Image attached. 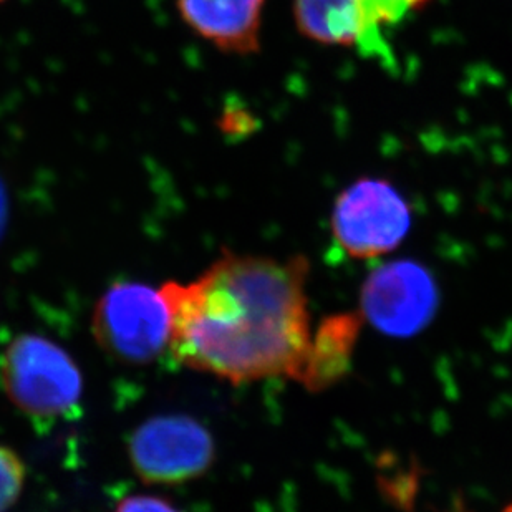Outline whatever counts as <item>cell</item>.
Instances as JSON below:
<instances>
[{
  "label": "cell",
  "mask_w": 512,
  "mask_h": 512,
  "mask_svg": "<svg viewBox=\"0 0 512 512\" xmlns=\"http://www.w3.org/2000/svg\"><path fill=\"white\" fill-rule=\"evenodd\" d=\"M411 209L383 179H360L335 201L332 234L347 256L375 259L400 246L410 231Z\"/></svg>",
  "instance_id": "cell-4"
},
{
  "label": "cell",
  "mask_w": 512,
  "mask_h": 512,
  "mask_svg": "<svg viewBox=\"0 0 512 512\" xmlns=\"http://www.w3.org/2000/svg\"><path fill=\"white\" fill-rule=\"evenodd\" d=\"M0 383L12 405L35 418H57L80 405L83 377L72 355L42 335L22 334L0 358Z\"/></svg>",
  "instance_id": "cell-2"
},
{
  "label": "cell",
  "mask_w": 512,
  "mask_h": 512,
  "mask_svg": "<svg viewBox=\"0 0 512 512\" xmlns=\"http://www.w3.org/2000/svg\"><path fill=\"white\" fill-rule=\"evenodd\" d=\"M453 512H469V511H466V509H463L461 508V506H459V508H456L455 511ZM503 512H512V504H509L508 508L504 509Z\"/></svg>",
  "instance_id": "cell-13"
},
{
  "label": "cell",
  "mask_w": 512,
  "mask_h": 512,
  "mask_svg": "<svg viewBox=\"0 0 512 512\" xmlns=\"http://www.w3.org/2000/svg\"><path fill=\"white\" fill-rule=\"evenodd\" d=\"M362 325L360 310L325 317L312 332L304 362L294 382L309 392H324L339 383L352 367Z\"/></svg>",
  "instance_id": "cell-9"
},
{
  "label": "cell",
  "mask_w": 512,
  "mask_h": 512,
  "mask_svg": "<svg viewBox=\"0 0 512 512\" xmlns=\"http://www.w3.org/2000/svg\"><path fill=\"white\" fill-rule=\"evenodd\" d=\"M266 0H176L179 17L194 34L226 54L259 50Z\"/></svg>",
  "instance_id": "cell-8"
},
{
  "label": "cell",
  "mask_w": 512,
  "mask_h": 512,
  "mask_svg": "<svg viewBox=\"0 0 512 512\" xmlns=\"http://www.w3.org/2000/svg\"><path fill=\"white\" fill-rule=\"evenodd\" d=\"M363 320L383 334L406 339L425 329L435 317L438 289L425 267L413 261L388 262L363 284Z\"/></svg>",
  "instance_id": "cell-6"
},
{
  "label": "cell",
  "mask_w": 512,
  "mask_h": 512,
  "mask_svg": "<svg viewBox=\"0 0 512 512\" xmlns=\"http://www.w3.org/2000/svg\"><path fill=\"white\" fill-rule=\"evenodd\" d=\"M309 272L304 256L224 251L198 279L165 282L174 358L234 385L295 380L312 337Z\"/></svg>",
  "instance_id": "cell-1"
},
{
  "label": "cell",
  "mask_w": 512,
  "mask_h": 512,
  "mask_svg": "<svg viewBox=\"0 0 512 512\" xmlns=\"http://www.w3.org/2000/svg\"><path fill=\"white\" fill-rule=\"evenodd\" d=\"M294 17L307 39L357 47L367 57L390 55L372 0H294Z\"/></svg>",
  "instance_id": "cell-7"
},
{
  "label": "cell",
  "mask_w": 512,
  "mask_h": 512,
  "mask_svg": "<svg viewBox=\"0 0 512 512\" xmlns=\"http://www.w3.org/2000/svg\"><path fill=\"white\" fill-rule=\"evenodd\" d=\"M2 2H5V0H0V4H2Z\"/></svg>",
  "instance_id": "cell-14"
},
{
  "label": "cell",
  "mask_w": 512,
  "mask_h": 512,
  "mask_svg": "<svg viewBox=\"0 0 512 512\" xmlns=\"http://www.w3.org/2000/svg\"><path fill=\"white\" fill-rule=\"evenodd\" d=\"M25 486V464L9 446L0 445V512L14 508Z\"/></svg>",
  "instance_id": "cell-10"
},
{
  "label": "cell",
  "mask_w": 512,
  "mask_h": 512,
  "mask_svg": "<svg viewBox=\"0 0 512 512\" xmlns=\"http://www.w3.org/2000/svg\"><path fill=\"white\" fill-rule=\"evenodd\" d=\"M131 468L148 484H183L208 473L216 458L213 436L186 415L141 423L128 443Z\"/></svg>",
  "instance_id": "cell-5"
},
{
  "label": "cell",
  "mask_w": 512,
  "mask_h": 512,
  "mask_svg": "<svg viewBox=\"0 0 512 512\" xmlns=\"http://www.w3.org/2000/svg\"><path fill=\"white\" fill-rule=\"evenodd\" d=\"M92 332L98 345L116 360L150 363L170 347V307L160 289L118 282L95 305Z\"/></svg>",
  "instance_id": "cell-3"
},
{
  "label": "cell",
  "mask_w": 512,
  "mask_h": 512,
  "mask_svg": "<svg viewBox=\"0 0 512 512\" xmlns=\"http://www.w3.org/2000/svg\"><path fill=\"white\" fill-rule=\"evenodd\" d=\"M426 0H372L383 24H398L410 10L425 4Z\"/></svg>",
  "instance_id": "cell-12"
},
{
  "label": "cell",
  "mask_w": 512,
  "mask_h": 512,
  "mask_svg": "<svg viewBox=\"0 0 512 512\" xmlns=\"http://www.w3.org/2000/svg\"><path fill=\"white\" fill-rule=\"evenodd\" d=\"M115 512H183L179 511L174 504L166 501L161 496L153 494H135L123 499Z\"/></svg>",
  "instance_id": "cell-11"
}]
</instances>
